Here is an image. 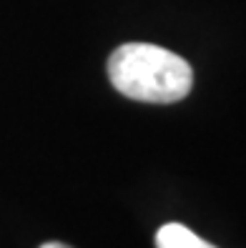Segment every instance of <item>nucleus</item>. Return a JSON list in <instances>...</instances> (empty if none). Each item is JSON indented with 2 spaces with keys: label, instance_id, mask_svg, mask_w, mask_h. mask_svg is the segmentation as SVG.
<instances>
[{
  "label": "nucleus",
  "instance_id": "obj_1",
  "mask_svg": "<svg viewBox=\"0 0 246 248\" xmlns=\"http://www.w3.org/2000/svg\"><path fill=\"white\" fill-rule=\"evenodd\" d=\"M113 88L141 103H176L194 88V70L181 55L151 43H126L108 58Z\"/></svg>",
  "mask_w": 246,
  "mask_h": 248
},
{
  "label": "nucleus",
  "instance_id": "obj_2",
  "mask_svg": "<svg viewBox=\"0 0 246 248\" xmlns=\"http://www.w3.org/2000/svg\"><path fill=\"white\" fill-rule=\"evenodd\" d=\"M156 248H216V246L198 238L191 228L181 223H166L156 233Z\"/></svg>",
  "mask_w": 246,
  "mask_h": 248
},
{
  "label": "nucleus",
  "instance_id": "obj_3",
  "mask_svg": "<svg viewBox=\"0 0 246 248\" xmlns=\"http://www.w3.org/2000/svg\"><path fill=\"white\" fill-rule=\"evenodd\" d=\"M40 248H70V246H66V243H58V241H50V243H43Z\"/></svg>",
  "mask_w": 246,
  "mask_h": 248
}]
</instances>
